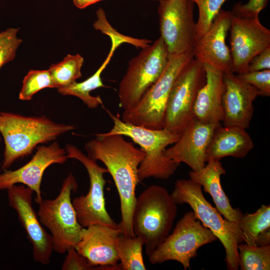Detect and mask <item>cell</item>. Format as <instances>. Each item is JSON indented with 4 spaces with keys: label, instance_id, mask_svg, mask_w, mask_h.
<instances>
[{
    "label": "cell",
    "instance_id": "obj_1",
    "mask_svg": "<svg viewBox=\"0 0 270 270\" xmlns=\"http://www.w3.org/2000/svg\"><path fill=\"white\" fill-rule=\"evenodd\" d=\"M88 156L106 166L116 187L120 200L121 220L118 228L127 236L134 237L132 213L136 201V189L140 182L139 166L144 152L128 142L120 134H97L96 138L86 143Z\"/></svg>",
    "mask_w": 270,
    "mask_h": 270
},
{
    "label": "cell",
    "instance_id": "obj_2",
    "mask_svg": "<svg viewBox=\"0 0 270 270\" xmlns=\"http://www.w3.org/2000/svg\"><path fill=\"white\" fill-rule=\"evenodd\" d=\"M178 212L177 204L166 188L152 184L136 198L132 226L136 236L144 242L150 256L170 232Z\"/></svg>",
    "mask_w": 270,
    "mask_h": 270
},
{
    "label": "cell",
    "instance_id": "obj_3",
    "mask_svg": "<svg viewBox=\"0 0 270 270\" xmlns=\"http://www.w3.org/2000/svg\"><path fill=\"white\" fill-rule=\"evenodd\" d=\"M74 129L72 125L57 124L45 116L0 112V132L5 144L2 169L6 170L16 160L28 156L38 144Z\"/></svg>",
    "mask_w": 270,
    "mask_h": 270
},
{
    "label": "cell",
    "instance_id": "obj_4",
    "mask_svg": "<svg viewBox=\"0 0 270 270\" xmlns=\"http://www.w3.org/2000/svg\"><path fill=\"white\" fill-rule=\"evenodd\" d=\"M202 187L192 180L176 181L171 196L176 204H188L196 217L220 240L226 252L225 261L228 270H238V246L244 242L238 224L223 218L217 209L206 199Z\"/></svg>",
    "mask_w": 270,
    "mask_h": 270
},
{
    "label": "cell",
    "instance_id": "obj_5",
    "mask_svg": "<svg viewBox=\"0 0 270 270\" xmlns=\"http://www.w3.org/2000/svg\"><path fill=\"white\" fill-rule=\"evenodd\" d=\"M114 125L107 134H120L130 138L141 147L144 156L138 170L140 182L154 178L167 180L176 172L180 164L165 154L166 148L174 144L180 135L164 128L152 130L123 122L107 110Z\"/></svg>",
    "mask_w": 270,
    "mask_h": 270
},
{
    "label": "cell",
    "instance_id": "obj_6",
    "mask_svg": "<svg viewBox=\"0 0 270 270\" xmlns=\"http://www.w3.org/2000/svg\"><path fill=\"white\" fill-rule=\"evenodd\" d=\"M78 188L74 176L70 173L63 181L56 198L42 200L38 204V216L42 225L50 231L54 250L59 254L66 252L80 239L83 227L78 221L71 200L72 192Z\"/></svg>",
    "mask_w": 270,
    "mask_h": 270
},
{
    "label": "cell",
    "instance_id": "obj_7",
    "mask_svg": "<svg viewBox=\"0 0 270 270\" xmlns=\"http://www.w3.org/2000/svg\"><path fill=\"white\" fill-rule=\"evenodd\" d=\"M194 58L193 52L170 56L161 75L135 106L124 110L122 120L147 128H163L166 106L174 82Z\"/></svg>",
    "mask_w": 270,
    "mask_h": 270
},
{
    "label": "cell",
    "instance_id": "obj_8",
    "mask_svg": "<svg viewBox=\"0 0 270 270\" xmlns=\"http://www.w3.org/2000/svg\"><path fill=\"white\" fill-rule=\"evenodd\" d=\"M169 56L160 36L130 60L118 90L120 104L124 110L132 108L140 102L164 70Z\"/></svg>",
    "mask_w": 270,
    "mask_h": 270
},
{
    "label": "cell",
    "instance_id": "obj_9",
    "mask_svg": "<svg viewBox=\"0 0 270 270\" xmlns=\"http://www.w3.org/2000/svg\"><path fill=\"white\" fill-rule=\"evenodd\" d=\"M217 240L190 210L179 220L172 234L148 256V260L152 264L176 261L186 270L190 268V260L197 256L201 246Z\"/></svg>",
    "mask_w": 270,
    "mask_h": 270
},
{
    "label": "cell",
    "instance_id": "obj_10",
    "mask_svg": "<svg viewBox=\"0 0 270 270\" xmlns=\"http://www.w3.org/2000/svg\"><path fill=\"white\" fill-rule=\"evenodd\" d=\"M203 64L194 58L176 78L166 102L164 128L180 134L193 119L194 103L206 82Z\"/></svg>",
    "mask_w": 270,
    "mask_h": 270
},
{
    "label": "cell",
    "instance_id": "obj_11",
    "mask_svg": "<svg viewBox=\"0 0 270 270\" xmlns=\"http://www.w3.org/2000/svg\"><path fill=\"white\" fill-rule=\"evenodd\" d=\"M68 158L80 161L86 168L90 178V189L86 195L76 197L72 201L79 224L86 228L94 224H102L118 228L107 212L105 206L104 186L106 181L104 174L106 168L98 166L96 161L89 158L74 145L66 146Z\"/></svg>",
    "mask_w": 270,
    "mask_h": 270
},
{
    "label": "cell",
    "instance_id": "obj_12",
    "mask_svg": "<svg viewBox=\"0 0 270 270\" xmlns=\"http://www.w3.org/2000/svg\"><path fill=\"white\" fill-rule=\"evenodd\" d=\"M191 0H161L158 12L160 37L170 56L193 52L198 39Z\"/></svg>",
    "mask_w": 270,
    "mask_h": 270
},
{
    "label": "cell",
    "instance_id": "obj_13",
    "mask_svg": "<svg viewBox=\"0 0 270 270\" xmlns=\"http://www.w3.org/2000/svg\"><path fill=\"white\" fill-rule=\"evenodd\" d=\"M230 30L233 72H247L250 60L270 47V30L260 22L258 14H249L232 8Z\"/></svg>",
    "mask_w": 270,
    "mask_h": 270
},
{
    "label": "cell",
    "instance_id": "obj_14",
    "mask_svg": "<svg viewBox=\"0 0 270 270\" xmlns=\"http://www.w3.org/2000/svg\"><path fill=\"white\" fill-rule=\"evenodd\" d=\"M8 202L14 209L32 246L34 260L48 264L53 249V240L42 226L32 206L34 191L24 185L16 184L7 189Z\"/></svg>",
    "mask_w": 270,
    "mask_h": 270
},
{
    "label": "cell",
    "instance_id": "obj_15",
    "mask_svg": "<svg viewBox=\"0 0 270 270\" xmlns=\"http://www.w3.org/2000/svg\"><path fill=\"white\" fill-rule=\"evenodd\" d=\"M65 149L54 142L48 146H40L32 158L21 168L14 170H4L0 173V190H7L13 185L22 184L36 192L35 201L42 200L40 186L45 170L54 164H62L67 160Z\"/></svg>",
    "mask_w": 270,
    "mask_h": 270
},
{
    "label": "cell",
    "instance_id": "obj_16",
    "mask_svg": "<svg viewBox=\"0 0 270 270\" xmlns=\"http://www.w3.org/2000/svg\"><path fill=\"white\" fill-rule=\"evenodd\" d=\"M232 12L220 10L208 30L195 44L194 58L224 73H234L230 49L226 39L231 24Z\"/></svg>",
    "mask_w": 270,
    "mask_h": 270
},
{
    "label": "cell",
    "instance_id": "obj_17",
    "mask_svg": "<svg viewBox=\"0 0 270 270\" xmlns=\"http://www.w3.org/2000/svg\"><path fill=\"white\" fill-rule=\"evenodd\" d=\"M220 124L193 118L180 134L178 140L172 146L166 148L165 154L176 163L186 164L192 171L200 170L206 163V152L212 135Z\"/></svg>",
    "mask_w": 270,
    "mask_h": 270
},
{
    "label": "cell",
    "instance_id": "obj_18",
    "mask_svg": "<svg viewBox=\"0 0 270 270\" xmlns=\"http://www.w3.org/2000/svg\"><path fill=\"white\" fill-rule=\"evenodd\" d=\"M259 96L256 88L235 74L224 73L223 126L248 128L254 114L253 103Z\"/></svg>",
    "mask_w": 270,
    "mask_h": 270
},
{
    "label": "cell",
    "instance_id": "obj_19",
    "mask_svg": "<svg viewBox=\"0 0 270 270\" xmlns=\"http://www.w3.org/2000/svg\"><path fill=\"white\" fill-rule=\"evenodd\" d=\"M121 230L102 224L83 228L80 239L74 248L94 266H110L122 270L116 251V244Z\"/></svg>",
    "mask_w": 270,
    "mask_h": 270
},
{
    "label": "cell",
    "instance_id": "obj_20",
    "mask_svg": "<svg viewBox=\"0 0 270 270\" xmlns=\"http://www.w3.org/2000/svg\"><path fill=\"white\" fill-rule=\"evenodd\" d=\"M202 64L206 80L196 96L192 110L193 118L206 123L220 124L224 118V72L210 65Z\"/></svg>",
    "mask_w": 270,
    "mask_h": 270
},
{
    "label": "cell",
    "instance_id": "obj_21",
    "mask_svg": "<svg viewBox=\"0 0 270 270\" xmlns=\"http://www.w3.org/2000/svg\"><path fill=\"white\" fill-rule=\"evenodd\" d=\"M226 174L220 160L210 159L207 164L197 172H189L190 179L204 188L205 192L212 196L220 213L228 220L238 224L243 214L237 208H234L222 186L220 178Z\"/></svg>",
    "mask_w": 270,
    "mask_h": 270
},
{
    "label": "cell",
    "instance_id": "obj_22",
    "mask_svg": "<svg viewBox=\"0 0 270 270\" xmlns=\"http://www.w3.org/2000/svg\"><path fill=\"white\" fill-rule=\"evenodd\" d=\"M246 129L234 126L216 128L206 152V162L210 159L220 160L226 156L244 158L254 147Z\"/></svg>",
    "mask_w": 270,
    "mask_h": 270
},
{
    "label": "cell",
    "instance_id": "obj_23",
    "mask_svg": "<svg viewBox=\"0 0 270 270\" xmlns=\"http://www.w3.org/2000/svg\"><path fill=\"white\" fill-rule=\"evenodd\" d=\"M111 48L107 57L102 64L91 76L85 80L72 84L58 89V92L62 95L73 96L80 98L87 106L90 108H96L99 104L103 105L102 101L99 96H94L90 92L96 88L106 87L101 78V74L109 64L117 48L120 44L114 40H111Z\"/></svg>",
    "mask_w": 270,
    "mask_h": 270
},
{
    "label": "cell",
    "instance_id": "obj_24",
    "mask_svg": "<svg viewBox=\"0 0 270 270\" xmlns=\"http://www.w3.org/2000/svg\"><path fill=\"white\" fill-rule=\"evenodd\" d=\"M142 238L138 236L129 237L120 232L116 244V251L120 262L122 270H145Z\"/></svg>",
    "mask_w": 270,
    "mask_h": 270
},
{
    "label": "cell",
    "instance_id": "obj_25",
    "mask_svg": "<svg viewBox=\"0 0 270 270\" xmlns=\"http://www.w3.org/2000/svg\"><path fill=\"white\" fill-rule=\"evenodd\" d=\"M83 57L79 54H68L60 62L52 65L48 70L54 88L67 86L82 76Z\"/></svg>",
    "mask_w": 270,
    "mask_h": 270
},
{
    "label": "cell",
    "instance_id": "obj_26",
    "mask_svg": "<svg viewBox=\"0 0 270 270\" xmlns=\"http://www.w3.org/2000/svg\"><path fill=\"white\" fill-rule=\"evenodd\" d=\"M238 224L242 232L244 242L256 246L258 235L270 228V206L262 204L256 212L243 214Z\"/></svg>",
    "mask_w": 270,
    "mask_h": 270
},
{
    "label": "cell",
    "instance_id": "obj_27",
    "mask_svg": "<svg viewBox=\"0 0 270 270\" xmlns=\"http://www.w3.org/2000/svg\"><path fill=\"white\" fill-rule=\"evenodd\" d=\"M238 269L270 270V244L254 246L242 242L238 244Z\"/></svg>",
    "mask_w": 270,
    "mask_h": 270
},
{
    "label": "cell",
    "instance_id": "obj_28",
    "mask_svg": "<svg viewBox=\"0 0 270 270\" xmlns=\"http://www.w3.org/2000/svg\"><path fill=\"white\" fill-rule=\"evenodd\" d=\"M46 88H54L48 70H31L23 80L19 99L30 100L36 93Z\"/></svg>",
    "mask_w": 270,
    "mask_h": 270
},
{
    "label": "cell",
    "instance_id": "obj_29",
    "mask_svg": "<svg viewBox=\"0 0 270 270\" xmlns=\"http://www.w3.org/2000/svg\"><path fill=\"white\" fill-rule=\"evenodd\" d=\"M96 14L97 20L94 24V28L108 36L110 39H113L120 44L128 43L142 49L148 46L152 42L150 40L148 39L134 38L119 33L108 22L105 12L102 8H99L96 10Z\"/></svg>",
    "mask_w": 270,
    "mask_h": 270
},
{
    "label": "cell",
    "instance_id": "obj_30",
    "mask_svg": "<svg viewBox=\"0 0 270 270\" xmlns=\"http://www.w3.org/2000/svg\"><path fill=\"white\" fill-rule=\"evenodd\" d=\"M191 0L196 4L198 8V16L196 22V28L198 38L209 28L226 0Z\"/></svg>",
    "mask_w": 270,
    "mask_h": 270
},
{
    "label": "cell",
    "instance_id": "obj_31",
    "mask_svg": "<svg viewBox=\"0 0 270 270\" xmlns=\"http://www.w3.org/2000/svg\"><path fill=\"white\" fill-rule=\"evenodd\" d=\"M18 28H9L0 32V68L12 60L22 40L17 36Z\"/></svg>",
    "mask_w": 270,
    "mask_h": 270
},
{
    "label": "cell",
    "instance_id": "obj_32",
    "mask_svg": "<svg viewBox=\"0 0 270 270\" xmlns=\"http://www.w3.org/2000/svg\"><path fill=\"white\" fill-rule=\"evenodd\" d=\"M62 266V270H114L110 266H94L84 256L80 254L74 246L69 248Z\"/></svg>",
    "mask_w": 270,
    "mask_h": 270
},
{
    "label": "cell",
    "instance_id": "obj_33",
    "mask_svg": "<svg viewBox=\"0 0 270 270\" xmlns=\"http://www.w3.org/2000/svg\"><path fill=\"white\" fill-rule=\"evenodd\" d=\"M236 75L256 88L260 92V96H270V70L247 72Z\"/></svg>",
    "mask_w": 270,
    "mask_h": 270
},
{
    "label": "cell",
    "instance_id": "obj_34",
    "mask_svg": "<svg viewBox=\"0 0 270 270\" xmlns=\"http://www.w3.org/2000/svg\"><path fill=\"white\" fill-rule=\"evenodd\" d=\"M270 70V47L260 52L250 62L247 72Z\"/></svg>",
    "mask_w": 270,
    "mask_h": 270
},
{
    "label": "cell",
    "instance_id": "obj_35",
    "mask_svg": "<svg viewBox=\"0 0 270 270\" xmlns=\"http://www.w3.org/2000/svg\"><path fill=\"white\" fill-rule=\"evenodd\" d=\"M268 0H249L246 4L238 2L233 8L243 12L258 14L264 9L268 4Z\"/></svg>",
    "mask_w": 270,
    "mask_h": 270
},
{
    "label": "cell",
    "instance_id": "obj_36",
    "mask_svg": "<svg viewBox=\"0 0 270 270\" xmlns=\"http://www.w3.org/2000/svg\"><path fill=\"white\" fill-rule=\"evenodd\" d=\"M270 244V228L261 233L257 236L255 240L256 246H264Z\"/></svg>",
    "mask_w": 270,
    "mask_h": 270
},
{
    "label": "cell",
    "instance_id": "obj_37",
    "mask_svg": "<svg viewBox=\"0 0 270 270\" xmlns=\"http://www.w3.org/2000/svg\"><path fill=\"white\" fill-rule=\"evenodd\" d=\"M102 0H73L74 4L78 8L82 9Z\"/></svg>",
    "mask_w": 270,
    "mask_h": 270
},
{
    "label": "cell",
    "instance_id": "obj_38",
    "mask_svg": "<svg viewBox=\"0 0 270 270\" xmlns=\"http://www.w3.org/2000/svg\"><path fill=\"white\" fill-rule=\"evenodd\" d=\"M152 0L158 1V2H159V1H160V0Z\"/></svg>",
    "mask_w": 270,
    "mask_h": 270
},
{
    "label": "cell",
    "instance_id": "obj_39",
    "mask_svg": "<svg viewBox=\"0 0 270 270\" xmlns=\"http://www.w3.org/2000/svg\"><path fill=\"white\" fill-rule=\"evenodd\" d=\"M1 141V138H0V142Z\"/></svg>",
    "mask_w": 270,
    "mask_h": 270
}]
</instances>
